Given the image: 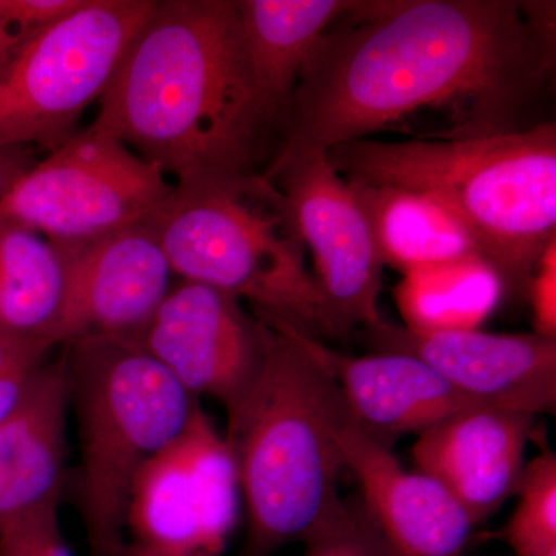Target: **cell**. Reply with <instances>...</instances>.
Returning <instances> with one entry per match:
<instances>
[{
  "mask_svg": "<svg viewBox=\"0 0 556 556\" xmlns=\"http://www.w3.org/2000/svg\"><path fill=\"white\" fill-rule=\"evenodd\" d=\"M236 460L197 405L131 486L124 556L222 555L240 517Z\"/></svg>",
  "mask_w": 556,
  "mask_h": 556,
  "instance_id": "9c48e42d",
  "label": "cell"
},
{
  "mask_svg": "<svg viewBox=\"0 0 556 556\" xmlns=\"http://www.w3.org/2000/svg\"><path fill=\"white\" fill-rule=\"evenodd\" d=\"M376 351L408 354L482 408L555 415L556 340L535 334L420 332L386 320L367 329Z\"/></svg>",
  "mask_w": 556,
  "mask_h": 556,
  "instance_id": "4fadbf2b",
  "label": "cell"
},
{
  "mask_svg": "<svg viewBox=\"0 0 556 556\" xmlns=\"http://www.w3.org/2000/svg\"><path fill=\"white\" fill-rule=\"evenodd\" d=\"M518 504L503 538L517 556H556V455L544 450L526 464Z\"/></svg>",
  "mask_w": 556,
  "mask_h": 556,
  "instance_id": "7402d4cb",
  "label": "cell"
},
{
  "mask_svg": "<svg viewBox=\"0 0 556 556\" xmlns=\"http://www.w3.org/2000/svg\"><path fill=\"white\" fill-rule=\"evenodd\" d=\"M138 342L195 399H215L226 415L262 368L266 325L233 295L179 280Z\"/></svg>",
  "mask_w": 556,
  "mask_h": 556,
  "instance_id": "8fae6325",
  "label": "cell"
},
{
  "mask_svg": "<svg viewBox=\"0 0 556 556\" xmlns=\"http://www.w3.org/2000/svg\"><path fill=\"white\" fill-rule=\"evenodd\" d=\"M346 182L367 218L383 266L404 276L439 263L481 255L466 225L437 200L393 186Z\"/></svg>",
  "mask_w": 556,
  "mask_h": 556,
  "instance_id": "d6986e66",
  "label": "cell"
},
{
  "mask_svg": "<svg viewBox=\"0 0 556 556\" xmlns=\"http://www.w3.org/2000/svg\"><path fill=\"white\" fill-rule=\"evenodd\" d=\"M192 556H222V555H192Z\"/></svg>",
  "mask_w": 556,
  "mask_h": 556,
  "instance_id": "4dcf8cb0",
  "label": "cell"
},
{
  "mask_svg": "<svg viewBox=\"0 0 556 556\" xmlns=\"http://www.w3.org/2000/svg\"><path fill=\"white\" fill-rule=\"evenodd\" d=\"M535 420L492 408L459 413L417 437L415 470L444 486L477 526L517 493Z\"/></svg>",
  "mask_w": 556,
  "mask_h": 556,
  "instance_id": "9a60e30c",
  "label": "cell"
},
{
  "mask_svg": "<svg viewBox=\"0 0 556 556\" xmlns=\"http://www.w3.org/2000/svg\"><path fill=\"white\" fill-rule=\"evenodd\" d=\"M172 188L155 164L90 126L10 186L0 219L73 243L148 222Z\"/></svg>",
  "mask_w": 556,
  "mask_h": 556,
  "instance_id": "ba28073f",
  "label": "cell"
},
{
  "mask_svg": "<svg viewBox=\"0 0 556 556\" xmlns=\"http://www.w3.org/2000/svg\"><path fill=\"white\" fill-rule=\"evenodd\" d=\"M62 348L78 428L76 507L89 556H124L135 478L181 433L199 399L138 340L84 338Z\"/></svg>",
  "mask_w": 556,
  "mask_h": 556,
  "instance_id": "8992f818",
  "label": "cell"
},
{
  "mask_svg": "<svg viewBox=\"0 0 556 556\" xmlns=\"http://www.w3.org/2000/svg\"><path fill=\"white\" fill-rule=\"evenodd\" d=\"M327 156L346 181L413 190L447 207L514 294L526 292L556 239L555 123L450 141L358 139Z\"/></svg>",
  "mask_w": 556,
  "mask_h": 556,
  "instance_id": "277c9868",
  "label": "cell"
},
{
  "mask_svg": "<svg viewBox=\"0 0 556 556\" xmlns=\"http://www.w3.org/2000/svg\"><path fill=\"white\" fill-rule=\"evenodd\" d=\"M535 334L556 340V239L544 249L527 283Z\"/></svg>",
  "mask_w": 556,
  "mask_h": 556,
  "instance_id": "cb8c5ba5",
  "label": "cell"
},
{
  "mask_svg": "<svg viewBox=\"0 0 556 556\" xmlns=\"http://www.w3.org/2000/svg\"><path fill=\"white\" fill-rule=\"evenodd\" d=\"M0 556H38L30 518L0 527Z\"/></svg>",
  "mask_w": 556,
  "mask_h": 556,
  "instance_id": "83f0119b",
  "label": "cell"
},
{
  "mask_svg": "<svg viewBox=\"0 0 556 556\" xmlns=\"http://www.w3.org/2000/svg\"><path fill=\"white\" fill-rule=\"evenodd\" d=\"M146 223L181 280L309 338L334 336L294 214L265 172L178 182Z\"/></svg>",
  "mask_w": 556,
  "mask_h": 556,
  "instance_id": "5b68a950",
  "label": "cell"
},
{
  "mask_svg": "<svg viewBox=\"0 0 556 556\" xmlns=\"http://www.w3.org/2000/svg\"><path fill=\"white\" fill-rule=\"evenodd\" d=\"M54 243L65 263V299L54 343L138 340L172 289L169 260L148 223L94 239Z\"/></svg>",
  "mask_w": 556,
  "mask_h": 556,
  "instance_id": "7c38bea8",
  "label": "cell"
},
{
  "mask_svg": "<svg viewBox=\"0 0 556 556\" xmlns=\"http://www.w3.org/2000/svg\"><path fill=\"white\" fill-rule=\"evenodd\" d=\"M155 0H80L0 61V150H54L100 102Z\"/></svg>",
  "mask_w": 556,
  "mask_h": 556,
  "instance_id": "52a82bcc",
  "label": "cell"
},
{
  "mask_svg": "<svg viewBox=\"0 0 556 556\" xmlns=\"http://www.w3.org/2000/svg\"><path fill=\"white\" fill-rule=\"evenodd\" d=\"M504 294L503 277L481 255L412 270L394 289L405 327L420 332L478 329Z\"/></svg>",
  "mask_w": 556,
  "mask_h": 556,
  "instance_id": "44dd1931",
  "label": "cell"
},
{
  "mask_svg": "<svg viewBox=\"0 0 556 556\" xmlns=\"http://www.w3.org/2000/svg\"><path fill=\"white\" fill-rule=\"evenodd\" d=\"M361 5L362 0H237L252 72L283 121L317 43Z\"/></svg>",
  "mask_w": 556,
  "mask_h": 556,
  "instance_id": "ac0fdd59",
  "label": "cell"
},
{
  "mask_svg": "<svg viewBox=\"0 0 556 556\" xmlns=\"http://www.w3.org/2000/svg\"><path fill=\"white\" fill-rule=\"evenodd\" d=\"M53 345L42 340L14 338L0 331V378L21 361L38 353H50Z\"/></svg>",
  "mask_w": 556,
  "mask_h": 556,
  "instance_id": "4316f807",
  "label": "cell"
},
{
  "mask_svg": "<svg viewBox=\"0 0 556 556\" xmlns=\"http://www.w3.org/2000/svg\"><path fill=\"white\" fill-rule=\"evenodd\" d=\"M305 556H393L362 497L342 500L305 541Z\"/></svg>",
  "mask_w": 556,
  "mask_h": 556,
  "instance_id": "603a6c76",
  "label": "cell"
},
{
  "mask_svg": "<svg viewBox=\"0 0 556 556\" xmlns=\"http://www.w3.org/2000/svg\"><path fill=\"white\" fill-rule=\"evenodd\" d=\"M65 299L60 247L0 219V331L54 343Z\"/></svg>",
  "mask_w": 556,
  "mask_h": 556,
  "instance_id": "ffe728a7",
  "label": "cell"
},
{
  "mask_svg": "<svg viewBox=\"0 0 556 556\" xmlns=\"http://www.w3.org/2000/svg\"><path fill=\"white\" fill-rule=\"evenodd\" d=\"M554 65V2L362 0L306 62L278 150L328 152L383 131L450 141L521 129Z\"/></svg>",
  "mask_w": 556,
  "mask_h": 556,
  "instance_id": "6da1fadb",
  "label": "cell"
},
{
  "mask_svg": "<svg viewBox=\"0 0 556 556\" xmlns=\"http://www.w3.org/2000/svg\"><path fill=\"white\" fill-rule=\"evenodd\" d=\"M97 127L178 182L262 172L283 116L258 86L237 0H155Z\"/></svg>",
  "mask_w": 556,
  "mask_h": 556,
  "instance_id": "7a4b0ae2",
  "label": "cell"
},
{
  "mask_svg": "<svg viewBox=\"0 0 556 556\" xmlns=\"http://www.w3.org/2000/svg\"><path fill=\"white\" fill-rule=\"evenodd\" d=\"M49 353L33 354L14 365L10 371L0 378V426L11 416V413L20 405L28 383L38 371L40 365L47 361Z\"/></svg>",
  "mask_w": 556,
  "mask_h": 556,
  "instance_id": "d4e9b609",
  "label": "cell"
},
{
  "mask_svg": "<svg viewBox=\"0 0 556 556\" xmlns=\"http://www.w3.org/2000/svg\"><path fill=\"white\" fill-rule=\"evenodd\" d=\"M60 508H49L30 518L38 556H75L62 535Z\"/></svg>",
  "mask_w": 556,
  "mask_h": 556,
  "instance_id": "484cf974",
  "label": "cell"
},
{
  "mask_svg": "<svg viewBox=\"0 0 556 556\" xmlns=\"http://www.w3.org/2000/svg\"><path fill=\"white\" fill-rule=\"evenodd\" d=\"M14 152L16 149L0 150V197L28 169V167H22L20 161L11 156Z\"/></svg>",
  "mask_w": 556,
  "mask_h": 556,
  "instance_id": "f546056e",
  "label": "cell"
},
{
  "mask_svg": "<svg viewBox=\"0 0 556 556\" xmlns=\"http://www.w3.org/2000/svg\"><path fill=\"white\" fill-rule=\"evenodd\" d=\"M67 353L43 362L0 426V527L60 508L67 481Z\"/></svg>",
  "mask_w": 556,
  "mask_h": 556,
  "instance_id": "e0dca14e",
  "label": "cell"
},
{
  "mask_svg": "<svg viewBox=\"0 0 556 556\" xmlns=\"http://www.w3.org/2000/svg\"><path fill=\"white\" fill-rule=\"evenodd\" d=\"M30 28L11 10L7 0H0V61L30 36Z\"/></svg>",
  "mask_w": 556,
  "mask_h": 556,
  "instance_id": "f1b7e54d",
  "label": "cell"
},
{
  "mask_svg": "<svg viewBox=\"0 0 556 556\" xmlns=\"http://www.w3.org/2000/svg\"><path fill=\"white\" fill-rule=\"evenodd\" d=\"M338 444L364 501L393 556H466L473 522L433 479L401 466L383 444L348 416Z\"/></svg>",
  "mask_w": 556,
  "mask_h": 556,
  "instance_id": "5bb4252c",
  "label": "cell"
},
{
  "mask_svg": "<svg viewBox=\"0 0 556 556\" xmlns=\"http://www.w3.org/2000/svg\"><path fill=\"white\" fill-rule=\"evenodd\" d=\"M262 320V368L228 413L225 437L247 510L241 556L303 543L342 503L338 479L345 468L338 430L346 412L334 380L295 329Z\"/></svg>",
  "mask_w": 556,
  "mask_h": 556,
  "instance_id": "3957f363",
  "label": "cell"
},
{
  "mask_svg": "<svg viewBox=\"0 0 556 556\" xmlns=\"http://www.w3.org/2000/svg\"><path fill=\"white\" fill-rule=\"evenodd\" d=\"M299 336L334 380L348 419L390 447L394 439L419 437L450 417L482 408L408 354L376 351L369 356L351 357L321 340L302 332Z\"/></svg>",
  "mask_w": 556,
  "mask_h": 556,
  "instance_id": "2e32d148",
  "label": "cell"
},
{
  "mask_svg": "<svg viewBox=\"0 0 556 556\" xmlns=\"http://www.w3.org/2000/svg\"><path fill=\"white\" fill-rule=\"evenodd\" d=\"M266 177L287 199L336 338L382 324L383 265L367 218L321 150H278Z\"/></svg>",
  "mask_w": 556,
  "mask_h": 556,
  "instance_id": "30bf717a",
  "label": "cell"
}]
</instances>
